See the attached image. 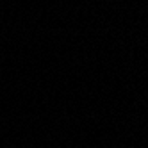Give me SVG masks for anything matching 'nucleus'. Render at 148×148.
<instances>
[]
</instances>
